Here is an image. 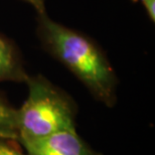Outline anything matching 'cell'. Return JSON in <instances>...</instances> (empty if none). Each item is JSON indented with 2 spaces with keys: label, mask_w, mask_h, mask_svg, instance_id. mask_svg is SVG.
Instances as JSON below:
<instances>
[{
  "label": "cell",
  "mask_w": 155,
  "mask_h": 155,
  "mask_svg": "<svg viewBox=\"0 0 155 155\" xmlns=\"http://www.w3.org/2000/svg\"><path fill=\"white\" fill-rule=\"evenodd\" d=\"M36 35L42 48L66 67L94 99L108 108L117 103L118 78L103 48L85 33L36 14Z\"/></svg>",
  "instance_id": "1"
},
{
  "label": "cell",
  "mask_w": 155,
  "mask_h": 155,
  "mask_svg": "<svg viewBox=\"0 0 155 155\" xmlns=\"http://www.w3.org/2000/svg\"><path fill=\"white\" fill-rule=\"evenodd\" d=\"M27 97L16 109L19 141L76 130L77 105L70 95L42 75L27 77Z\"/></svg>",
  "instance_id": "2"
},
{
  "label": "cell",
  "mask_w": 155,
  "mask_h": 155,
  "mask_svg": "<svg viewBox=\"0 0 155 155\" xmlns=\"http://www.w3.org/2000/svg\"><path fill=\"white\" fill-rule=\"evenodd\" d=\"M19 142L27 155H103L89 146L76 130H67L42 138Z\"/></svg>",
  "instance_id": "3"
},
{
  "label": "cell",
  "mask_w": 155,
  "mask_h": 155,
  "mask_svg": "<svg viewBox=\"0 0 155 155\" xmlns=\"http://www.w3.org/2000/svg\"><path fill=\"white\" fill-rule=\"evenodd\" d=\"M28 77L16 45L0 33V83L23 82Z\"/></svg>",
  "instance_id": "4"
},
{
  "label": "cell",
  "mask_w": 155,
  "mask_h": 155,
  "mask_svg": "<svg viewBox=\"0 0 155 155\" xmlns=\"http://www.w3.org/2000/svg\"><path fill=\"white\" fill-rule=\"evenodd\" d=\"M0 138L17 140L16 109L0 95Z\"/></svg>",
  "instance_id": "5"
},
{
  "label": "cell",
  "mask_w": 155,
  "mask_h": 155,
  "mask_svg": "<svg viewBox=\"0 0 155 155\" xmlns=\"http://www.w3.org/2000/svg\"><path fill=\"white\" fill-rule=\"evenodd\" d=\"M9 141V139L0 138V155H27Z\"/></svg>",
  "instance_id": "6"
},
{
  "label": "cell",
  "mask_w": 155,
  "mask_h": 155,
  "mask_svg": "<svg viewBox=\"0 0 155 155\" xmlns=\"http://www.w3.org/2000/svg\"><path fill=\"white\" fill-rule=\"evenodd\" d=\"M143 6L149 19L155 22V0H138Z\"/></svg>",
  "instance_id": "7"
},
{
  "label": "cell",
  "mask_w": 155,
  "mask_h": 155,
  "mask_svg": "<svg viewBox=\"0 0 155 155\" xmlns=\"http://www.w3.org/2000/svg\"><path fill=\"white\" fill-rule=\"evenodd\" d=\"M21 1L29 4L36 11V14L46 12L45 10V2L46 0H21Z\"/></svg>",
  "instance_id": "8"
}]
</instances>
